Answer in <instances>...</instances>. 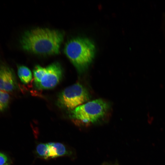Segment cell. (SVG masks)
<instances>
[{
  "mask_svg": "<svg viewBox=\"0 0 165 165\" xmlns=\"http://www.w3.org/2000/svg\"><path fill=\"white\" fill-rule=\"evenodd\" d=\"M109 108L108 103L98 99L79 106L72 110V119L84 123L96 122L103 118Z\"/></svg>",
  "mask_w": 165,
  "mask_h": 165,
  "instance_id": "3",
  "label": "cell"
},
{
  "mask_svg": "<svg viewBox=\"0 0 165 165\" xmlns=\"http://www.w3.org/2000/svg\"><path fill=\"white\" fill-rule=\"evenodd\" d=\"M4 165H8V163H7V164H6Z\"/></svg>",
  "mask_w": 165,
  "mask_h": 165,
  "instance_id": "14",
  "label": "cell"
},
{
  "mask_svg": "<svg viewBox=\"0 0 165 165\" xmlns=\"http://www.w3.org/2000/svg\"><path fill=\"white\" fill-rule=\"evenodd\" d=\"M8 158L5 154L0 152V165H4L7 164Z\"/></svg>",
  "mask_w": 165,
  "mask_h": 165,
  "instance_id": "12",
  "label": "cell"
},
{
  "mask_svg": "<svg viewBox=\"0 0 165 165\" xmlns=\"http://www.w3.org/2000/svg\"><path fill=\"white\" fill-rule=\"evenodd\" d=\"M46 68L45 72L39 82L35 84L36 88L39 90H48L54 88L61 80L63 70L57 62H54Z\"/></svg>",
  "mask_w": 165,
  "mask_h": 165,
  "instance_id": "5",
  "label": "cell"
},
{
  "mask_svg": "<svg viewBox=\"0 0 165 165\" xmlns=\"http://www.w3.org/2000/svg\"><path fill=\"white\" fill-rule=\"evenodd\" d=\"M36 151L38 155L46 159L49 158V149L47 143H40L36 148Z\"/></svg>",
  "mask_w": 165,
  "mask_h": 165,
  "instance_id": "10",
  "label": "cell"
},
{
  "mask_svg": "<svg viewBox=\"0 0 165 165\" xmlns=\"http://www.w3.org/2000/svg\"><path fill=\"white\" fill-rule=\"evenodd\" d=\"M88 91L79 83L68 86L58 95L57 103L60 108L72 110L89 99Z\"/></svg>",
  "mask_w": 165,
  "mask_h": 165,
  "instance_id": "4",
  "label": "cell"
},
{
  "mask_svg": "<svg viewBox=\"0 0 165 165\" xmlns=\"http://www.w3.org/2000/svg\"><path fill=\"white\" fill-rule=\"evenodd\" d=\"M102 165H110L109 164H108V163H106L103 164H102Z\"/></svg>",
  "mask_w": 165,
  "mask_h": 165,
  "instance_id": "13",
  "label": "cell"
},
{
  "mask_svg": "<svg viewBox=\"0 0 165 165\" xmlns=\"http://www.w3.org/2000/svg\"><path fill=\"white\" fill-rule=\"evenodd\" d=\"M64 36L59 30L37 28L25 32L20 42L22 49L27 51L41 55L57 54L59 53Z\"/></svg>",
  "mask_w": 165,
  "mask_h": 165,
  "instance_id": "1",
  "label": "cell"
},
{
  "mask_svg": "<svg viewBox=\"0 0 165 165\" xmlns=\"http://www.w3.org/2000/svg\"><path fill=\"white\" fill-rule=\"evenodd\" d=\"M46 70V68L39 65H36L33 70V76L34 84L38 83L40 81Z\"/></svg>",
  "mask_w": 165,
  "mask_h": 165,
  "instance_id": "11",
  "label": "cell"
},
{
  "mask_svg": "<svg viewBox=\"0 0 165 165\" xmlns=\"http://www.w3.org/2000/svg\"><path fill=\"white\" fill-rule=\"evenodd\" d=\"M64 52L77 70L82 73L86 70L92 62L96 48L93 41L89 38L77 37L66 43Z\"/></svg>",
  "mask_w": 165,
  "mask_h": 165,
  "instance_id": "2",
  "label": "cell"
},
{
  "mask_svg": "<svg viewBox=\"0 0 165 165\" xmlns=\"http://www.w3.org/2000/svg\"><path fill=\"white\" fill-rule=\"evenodd\" d=\"M0 84L2 91H13L17 86V82L13 69L4 62L0 63Z\"/></svg>",
  "mask_w": 165,
  "mask_h": 165,
  "instance_id": "6",
  "label": "cell"
},
{
  "mask_svg": "<svg viewBox=\"0 0 165 165\" xmlns=\"http://www.w3.org/2000/svg\"><path fill=\"white\" fill-rule=\"evenodd\" d=\"M10 97L8 92L0 90V113L7 109Z\"/></svg>",
  "mask_w": 165,
  "mask_h": 165,
  "instance_id": "9",
  "label": "cell"
},
{
  "mask_svg": "<svg viewBox=\"0 0 165 165\" xmlns=\"http://www.w3.org/2000/svg\"><path fill=\"white\" fill-rule=\"evenodd\" d=\"M17 74L21 81L24 83H29L32 80V74L30 69L23 65L17 66Z\"/></svg>",
  "mask_w": 165,
  "mask_h": 165,
  "instance_id": "8",
  "label": "cell"
},
{
  "mask_svg": "<svg viewBox=\"0 0 165 165\" xmlns=\"http://www.w3.org/2000/svg\"><path fill=\"white\" fill-rule=\"evenodd\" d=\"M47 144L49 149V158H54L70 154L69 151L62 143L50 142Z\"/></svg>",
  "mask_w": 165,
  "mask_h": 165,
  "instance_id": "7",
  "label": "cell"
}]
</instances>
